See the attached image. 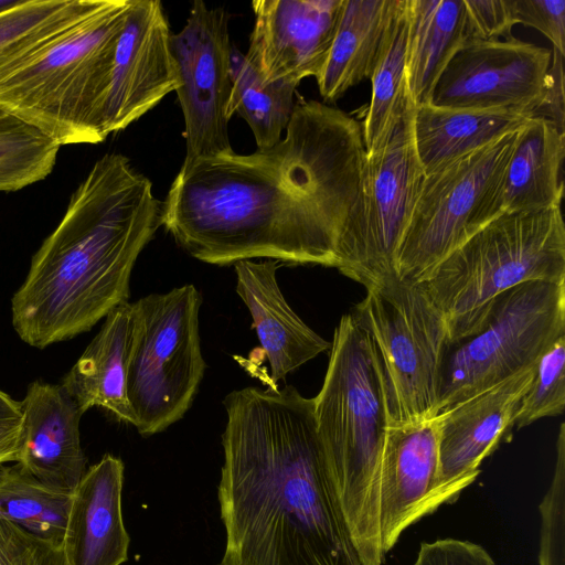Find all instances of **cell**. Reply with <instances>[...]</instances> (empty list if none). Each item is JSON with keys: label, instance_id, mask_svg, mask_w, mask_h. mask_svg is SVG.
I'll return each instance as SVG.
<instances>
[{"label": "cell", "instance_id": "1", "mask_svg": "<svg viewBox=\"0 0 565 565\" xmlns=\"http://www.w3.org/2000/svg\"><path fill=\"white\" fill-rule=\"evenodd\" d=\"M270 148L183 162L161 226L193 258H266L337 268L362 194V126L318 100L297 103Z\"/></svg>", "mask_w": 565, "mask_h": 565}, {"label": "cell", "instance_id": "2", "mask_svg": "<svg viewBox=\"0 0 565 565\" xmlns=\"http://www.w3.org/2000/svg\"><path fill=\"white\" fill-rule=\"evenodd\" d=\"M221 565H361L335 502L312 398L294 386L224 399Z\"/></svg>", "mask_w": 565, "mask_h": 565}, {"label": "cell", "instance_id": "3", "mask_svg": "<svg viewBox=\"0 0 565 565\" xmlns=\"http://www.w3.org/2000/svg\"><path fill=\"white\" fill-rule=\"evenodd\" d=\"M161 218L152 182L126 156L98 159L12 296L20 339L44 349L89 331L127 302L132 268Z\"/></svg>", "mask_w": 565, "mask_h": 565}, {"label": "cell", "instance_id": "4", "mask_svg": "<svg viewBox=\"0 0 565 565\" xmlns=\"http://www.w3.org/2000/svg\"><path fill=\"white\" fill-rule=\"evenodd\" d=\"M329 482L361 565H383L379 467L390 416L374 342L351 311L334 330L322 387L312 398Z\"/></svg>", "mask_w": 565, "mask_h": 565}, {"label": "cell", "instance_id": "5", "mask_svg": "<svg viewBox=\"0 0 565 565\" xmlns=\"http://www.w3.org/2000/svg\"><path fill=\"white\" fill-rule=\"evenodd\" d=\"M130 2L99 0L51 41L0 67V106L58 146L104 141V105Z\"/></svg>", "mask_w": 565, "mask_h": 565}, {"label": "cell", "instance_id": "6", "mask_svg": "<svg viewBox=\"0 0 565 565\" xmlns=\"http://www.w3.org/2000/svg\"><path fill=\"white\" fill-rule=\"evenodd\" d=\"M534 280L565 282L561 206L501 213L417 285L444 315L454 341L479 323L498 295Z\"/></svg>", "mask_w": 565, "mask_h": 565}, {"label": "cell", "instance_id": "7", "mask_svg": "<svg viewBox=\"0 0 565 565\" xmlns=\"http://www.w3.org/2000/svg\"><path fill=\"white\" fill-rule=\"evenodd\" d=\"M563 335L565 282L526 281L498 295L469 333L447 342L437 416L533 366Z\"/></svg>", "mask_w": 565, "mask_h": 565}, {"label": "cell", "instance_id": "8", "mask_svg": "<svg viewBox=\"0 0 565 565\" xmlns=\"http://www.w3.org/2000/svg\"><path fill=\"white\" fill-rule=\"evenodd\" d=\"M201 295L191 284L131 303L127 398L142 436L189 411L205 371L199 332Z\"/></svg>", "mask_w": 565, "mask_h": 565}, {"label": "cell", "instance_id": "9", "mask_svg": "<svg viewBox=\"0 0 565 565\" xmlns=\"http://www.w3.org/2000/svg\"><path fill=\"white\" fill-rule=\"evenodd\" d=\"M365 289L366 296L352 312L379 353L390 426L435 418L448 342L444 315L419 285L396 275Z\"/></svg>", "mask_w": 565, "mask_h": 565}, {"label": "cell", "instance_id": "10", "mask_svg": "<svg viewBox=\"0 0 565 565\" xmlns=\"http://www.w3.org/2000/svg\"><path fill=\"white\" fill-rule=\"evenodd\" d=\"M520 130L425 174L397 250L395 271L401 280L420 282L503 213L505 171Z\"/></svg>", "mask_w": 565, "mask_h": 565}, {"label": "cell", "instance_id": "11", "mask_svg": "<svg viewBox=\"0 0 565 565\" xmlns=\"http://www.w3.org/2000/svg\"><path fill=\"white\" fill-rule=\"evenodd\" d=\"M414 111L406 88L382 139L366 151L361 200L339 250L337 269L365 288L396 275L397 250L425 177Z\"/></svg>", "mask_w": 565, "mask_h": 565}, {"label": "cell", "instance_id": "12", "mask_svg": "<svg viewBox=\"0 0 565 565\" xmlns=\"http://www.w3.org/2000/svg\"><path fill=\"white\" fill-rule=\"evenodd\" d=\"M228 21L225 8L195 0L183 28L170 36L179 78L175 93L184 118L183 162L234 152L228 137L233 46Z\"/></svg>", "mask_w": 565, "mask_h": 565}, {"label": "cell", "instance_id": "13", "mask_svg": "<svg viewBox=\"0 0 565 565\" xmlns=\"http://www.w3.org/2000/svg\"><path fill=\"white\" fill-rule=\"evenodd\" d=\"M551 58V49L513 36L466 41L439 76L428 104L454 109L515 110L530 118Z\"/></svg>", "mask_w": 565, "mask_h": 565}, {"label": "cell", "instance_id": "14", "mask_svg": "<svg viewBox=\"0 0 565 565\" xmlns=\"http://www.w3.org/2000/svg\"><path fill=\"white\" fill-rule=\"evenodd\" d=\"M170 25L159 0H131L104 105L106 137L128 127L179 86Z\"/></svg>", "mask_w": 565, "mask_h": 565}, {"label": "cell", "instance_id": "15", "mask_svg": "<svg viewBox=\"0 0 565 565\" xmlns=\"http://www.w3.org/2000/svg\"><path fill=\"white\" fill-rule=\"evenodd\" d=\"M344 0H255L244 54L264 85L317 78L331 50Z\"/></svg>", "mask_w": 565, "mask_h": 565}, {"label": "cell", "instance_id": "16", "mask_svg": "<svg viewBox=\"0 0 565 565\" xmlns=\"http://www.w3.org/2000/svg\"><path fill=\"white\" fill-rule=\"evenodd\" d=\"M535 364L438 415L437 483L447 503L479 476L481 461L510 428Z\"/></svg>", "mask_w": 565, "mask_h": 565}, {"label": "cell", "instance_id": "17", "mask_svg": "<svg viewBox=\"0 0 565 565\" xmlns=\"http://www.w3.org/2000/svg\"><path fill=\"white\" fill-rule=\"evenodd\" d=\"M437 476V418L390 426L379 467L380 542L385 555L408 526L447 503Z\"/></svg>", "mask_w": 565, "mask_h": 565}, {"label": "cell", "instance_id": "18", "mask_svg": "<svg viewBox=\"0 0 565 565\" xmlns=\"http://www.w3.org/2000/svg\"><path fill=\"white\" fill-rule=\"evenodd\" d=\"M21 405L15 462L44 484L72 492L85 473L81 445L83 415L61 384L32 382Z\"/></svg>", "mask_w": 565, "mask_h": 565}, {"label": "cell", "instance_id": "19", "mask_svg": "<svg viewBox=\"0 0 565 565\" xmlns=\"http://www.w3.org/2000/svg\"><path fill=\"white\" fill-rule=\"evenodd\" d=\"M124 462L106 454L72 491L63 548L68 565H121L128 559L124 524Z\"/></svg>", "mask_w": 565, "mask_h": 565}, {"label": "cell", "instance_id": "20", "mask_svg": "<svg viewBox=\"0 0 565 565\" xmlns=\"http://www.w3.org/2000/svg\"><path fill=\"white\" fill-rule=\"evenodd\" d=\"M278 266L273 259L234 264L236 292L250 312L253 327L269 361V386L273 387L331 348V343L309 328L286 301L277 281Z\"/></svg>", "mask_w": 565, "mask_h": 565}, {"label": "cell", "instance_id": "21", "mask_svg": "<svg viewBox=\"0 0 565 565\" xmlns=\"http://www.w3.org/2000/svg\"><path fill=\"white\" fill-rule=\"evenodd\" d=\"M131 310V303L127 301L105 317L98 333L65 374L61 385L83 414L98 406L118 420L134 425L127 398Z\"/></svg>", "mask_w": 565, "mask_h": 565}, {"label": "cell", "instance_id": "22", "mask_svg": "<svg viewBox=\"0 0 565 565\" xmlns=\"http://www.w3.org/2000/svg\"><path fill=\"white\" fill-rule=\"evenodd\" d=\"M530 118L515 110L415 106L414 139L425 174L520 130Z\"/></svg>", "mask_w": 565, "mask_h": 565}, {"label": "cell", "instance_id": "23", "mask_svg": "<svg viewBox=\"0 0 565 565\" xmlns=\"http://www.w3.org/2000/svg\"><path fill=\"white\" fill-rule=\"evenodd\" d=\"M564 158L565 129L545 119H530L519 132L507 167L503 212L561 206Z\"/></svg>", "mask_w": 565, "mask_h": 565}, {"label": "cell", "instance_id": "24", "mask_svg": "<svg viewBox=\"0 0 565 565\" xmlns=\"http://www.w3.org/2000/svg\"><path fill=\"white\" fill-rule=\"evenodd\" d=\"M397 0H344L326 64L316 78L326 104L370 78Z\"/></svg>", "mask_w": 565, "mask_h": 565}, {"label": "cell", "instance_id": "25", "mask_svg": "<svg viewBox=\"0 0 565 565\" xmlns=\"http://www.w3.org/2000/svg\"><path fill=\"white\" fill-rule=\"evenodd\" d=\"M406 86L415 106L429 103L454 54L467 41L465 0H407Z\"/></svg>", "mask_w": 565, "mask_h": 565}, {"label": "cell", "instance_id": "26", "mask_svg": "<svg viewBox=\"0 0 565 565\" xmlns=\"http://www.w3.org/2000/svg\"><path fill=\"white\" fill-rule=\"evenodd\" d=\"M230 72L228 116L236 114L246 121L258 150L273 147L281 139L291 118L298 85L285 82L264 85L245 55L234 45Z\"/></svg>", "mask_w": 565, "mask_h": 565}, {"label": "cell", "instance_id": "27", "mask_svg": "<svg viewBox=\"0 0 565 565\" xmlns=\"http://www.w3.org/2000/svg\"><path fill=\"white\" fill-rule=\"evenodd\" d=\"M72 492L55 490L18 463L0 467V518L63 544Z\"/></svg>", "mask_w": 565, "mask_h": 565}, {"label": "cell", "instance_id": "28", "mask_svg": "<svg viewBox=\"0 0 565 565\" xmlns=\"http://www.w3.org/2000/svg\"><path fill=\"white\" fill-rule=\"evenodd\" d=\"M99 0H24L0 14V67L51 41Z\"/></svg>", "mask_w": 565, "mask_h": 565}, {"label": "cell", "instance_id": "29", "mask_svg": "<svg viewBox=\"0 0 565 565\" xmlns=\"http://www.w3.org/2000/svg\"><path fill=\"white\" fill-rule=\"evenodd\" d=\"M407 0H397L371 75V103L362 126L365 150L382 139L395 107L406 90Z\"/></svg>", "mask_w": 565, "mask_h": 565}, {"label": "cell", "instance_id": "30", "mask_svg": "<svg viewBox=\"0 0 565 565\" xmlns=\"http://www.w3.org/2000/svg\"><path fill=\"white\" fill-rule=\"evenodd\" d=\"M60 146L0 106V192H12L45 179Z\"/></svg>", "mask_w": 565, "mask_h": 565}, {"label": "cell", "instance_id": "31", "mask_svg": "<svg viewBox=\"0 0 565 565\" xmlns=\"http://www.w3.org/2000/svg\"><path fill=\"white\" fill-rule=\"evenodd\" d=\"M565 407V335L557 339L535 363L531 384L516 408L513 427L523 428Z\"/></svg>", "mask_w": 565, "mask_h": 565}, {"label": "cell", "instance_id": "32", "mask_svg": "<svg viewBox=\"0 0 565 565\" xmlns=\"http://www.w3.org/2000/svg\"><path fill=\"white\" fill-rule=\"evenodd\" d=\"M540 565H565V425L559 426L557 459L541 504Z\"/></svg>", "mask_w": 565, "mask_h": 565}, {"label": "cell", "instance_id": "33", "mask_svg": "<svg viewBox=\"0 0 565 565\" xmlns=\"http://www.w3.org/2000/svg\"><path fill=\"white\" fill-rule=\"evenodd\" d=\"M0 565H68L56 544L0 518Z\"/></svg>", "mask_w": 565, "mask_h": 565}, {"label": "cell", "instance_id": "34", "mask_svg": "<svg viewBox=\"0 0 565 565\" xmlns=\"http://www.w3.org/2000/svg\"><path fill=\"white\" fill-rule=\"evenodd\" d=\"M467 41L511 38L516 24L512 0H465Z\"/></svg>", "mask_w": 565, "mask_h": 565}, {"label": "cell", "instance_id": "35", "mask_svg": "<svg viewBox=\"0 0 565 565\" xmlns=\"http://www.w3.org/2000/svg\"><path fill=\"white\" fill-rule=\"evenodd\" d=\"M516 24L540 31L565 55V0H512Z\"/></svg>", "mask_w": 565, "mask_h": 565}, {"label": "cell", "instance_id": "36", "mask_svg": "<svg viewBox=\"0 0 565 565\" xmlns=\"http://www.w3.org/2000/svg\"><path fill=\"white\" fill-rule=\"evenodd\" d=\"M414 565H495L480 545L456 539L422 543Z\"/></svg>", "mask_w": 565, "mask_h": 565}, {"label": "cell", "instance_id": "37", "mask_svg": "<svg viewBox=\"0 0 565 565\" xmlns=\"http://www.w3.org/2000/svg\"><path fill=\"white\" fill-rule=\"evenodd\" d=\"M551 50L544 87L530 111V118L545 119L565 129L564 54L553 47Z\"/></svg>", "mask_w": 565, "mask_h": 565}, {"label": "cell", "instance_id": "38", "mask_svg": "<svg viewBox=\"0 0 565 565\" xmlns=\"http://www.w3.org/2000/svg\"><path fill=\"white\" fill-rule=\"evenodd\" d=\"M21 434V418L0 420V467L15 461Z\"/></svg>", "mask_w": 565, "mask_h": 565}, {"label": "cell", "instance_id": "39", "mask_svg": "<svg viewBox=\"0 0 565 565\" xmlns=\"http://www.w3.org/2000/svg\"><path fill=\"white\" fill-rule=\"evenodd\" d=\"M21 418L20 402L0 390V420Z\"/></svg>", "mask_w": 565, "mask_h": 565}, {"label": "cell", "instance_id": "40", "mask_svg": "<svg viewBox=\"0 0 565 565\" xmlns=\"http://www.w3.org/2000/svg\"><path fill=\"white\" fill-rule=\"evenodd\" d=\"M24 0H0V14L21 4Z\"/></svg>", "mask_w": 565, "mask_h": 565}]
</instances>
